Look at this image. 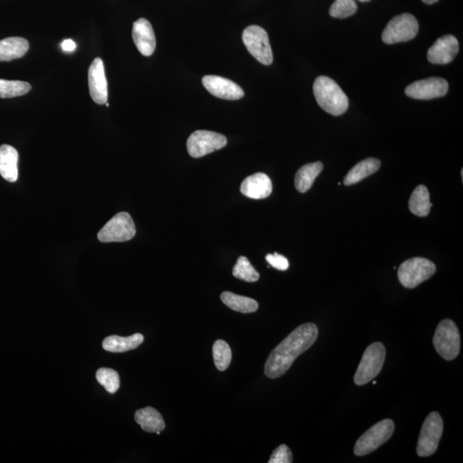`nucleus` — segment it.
Segmentation results:
<instances>
[{
  "instance_id": "obj_1",
  "label": "nucleus",
  "mask_w": 463,
  "mask_h": 463,
  "mask_svg": "<svg viewBox=\"0 0 463 463\" xmlns=\"http://www.w3.org/2000/svg\"><path fill=\"white\" fill-rule=\"evenodd\" d=\"M318 337V327L313 323L296 328L270 353L265 363V376L277 379L284 375L294 360L313 345Z\"/></svg>"
},
{
  "instance_id": "obj_2",
  "label": "nucleus",
  "mask_w": 463,
  "mask_h": 463,
  "mask_svg": "<svg viewBox=\"0 0 463 463\" xmlns=\"http://www.w3.org/2000/svg\"><path fill=\"white\" fill-rule=\"evenodd\" d=\"M313 93L318 105L331 116H342L348 108L346 94L330 77H318L314 82Z\"/></svg>"
},
{
  "instance_id": "obj_3",
  "label": "nucleus",
  "mask_w": 463,
  "mask_h": 463,
  "mask_svg": "<svg viewBox=\"0 0 463 463\" xmlns=\"http://www.w3.org/2000/svg\"><path fill=\"white\" fill-rule=\"evenodd\" d=\"M437 354L446 360L456 359L460 353L461 338L458 328L450 319H445L437 325L433 338Z\"/></svg>"
},
{
  "instance_id": "obj_4",
  "label": "nucleus",
  "mask_w": 463,
  "mask_h": 463,
  "mask_svg": "<svg viewBox=\"0 0 463 463\" xmlns=\"http://www.w3.org/2000/svg\"><path fill=\"white\" fill-rule=\"evenodd\" d=\"M436 272V266L432 261L423 257H413L403 262L398 269L401 284L407 289H415Z\"/></svg>"
},
{
  "instance_id": "obj_5",
  "label": "nucleus",
  "mask_w": 463,
  "mask_h": 463,
  "mask_svg": "<svg viewBox=\"0 0 463 463\" xmlns=\"http://www.w3.org/2000/svg\"><path fill=\"white\" fill-rule=\"evenodd\" d=\"M385 347L383 343L374 342L364 352L362 362L355 375V383L359 386L370 383L382 370L384 360Z\"/></svg>"
},
{
  "instance_id": "obj_6",
  "label": "nucleus",
  "mask_w": 463,
  "mask_h": 463,
  "mask_svg": "<svg viewBox=\"0 0 463 463\" xmlns=\"http://www.w3.org/2000/svg\"><path fill=\"white\" fill-rule=\"evenodd\" d=\"M394 431L395 424L393 420L390 419L381 420L367 430L356 442L355 454L358 457H364L375 452L381 445L390 440Z\"/></svg>"
},
{
  "instance_id": "obj_7",
  "label": "nucleus",
  "mask_w": 463,
  "mask_h": 463,
  "mask_svg": "<svg viewBox=\"0 0 463 463\" xmlns=\"http://www.w3.org/2000/svg\"><path fill=\"white\" fill-rule=\"evenodd\" d=\"M136 235V227L132 216L127 212L118 213L98 233L101 242H125Z\"/></svg>"
},
{
  "instance_id": "obj_8",
  "label": "nucleus",
  "mask_w": 463,
  "mask_h": 463,
  "mask_svg": "<svg viewBox=\"0 0 463 463\" xmlns=\"http://www.w3.org/2000/svg\"><path fill=\"white\" fill-rule=\"evenodd\" d=\"M444 430V422L440 413L432 412L425 420L417 444V454L421 457L432 456L436 452Z\"/></svg>"
},
{
  "instance_id": "obj_9",
  "label": "nucleus",
  "mask_w": 463,
  "mask_h": 463,
  "mask_svg": "<svg viewBox=\"0 0 463 463\" xmlns=\"http://www.w3.org/2000/svg\"><path fill=\"white\" fill-rule=\"evenodd\" d=\"M419 31V23L415 16L403 13L395 16L385 27L382 40L386 44H395L408 42L415 36Z\"/></svg>"
},
{
  "instance_id": "obj_10",
  "label": "nucleus",
  "mask_w": 463,
  "mask_h": 463,
  "mask_svg": "<svg viewBox=\"0 0 463 463\" xmlns=\"http://www.w3.org/2000/svg\"><path fill=\"white\" fill-rule=\"evenodd\" d=\"M242 40L250 53L261 64L272 65L273 53L270 47L269 35L263 28L249 26L243 32Z\"/></svg>"
},
{
  "instance_id": "obj_11",
  "label": "nucleus",
  "mask_w": 463,
  "mask_h": 463,
  "mask_svg": "<svg viewBox=\"0 0 463 463\" xmlns=\"http://www.w3.org/2000/svg\"><path fill=\"white\" fill-rule=\"evenodd\" d=\"M227 138L210 130H196L187 140V150L191 157L200 158L215 152L227 145Z\"/></svg>"
},
{
  "instance_id": "obj_12",
  "label": "nucleus",
  "mask_w": 463,
  "mask_h": 463,
  "mask_svg": "<svg viewBox=\"0 0 463 463\" xmlns=\"http://www.w3.org/2000/svg\"><path fill=\"white\" fill-rule=\"evenodd\" d=\"M448 89L449 84L445 79L441 77H430L408 85L405 89V94L413 99L431 100L445 96Z\"/></svg>"
},
{
  "instance_id": "obj_13",
  "label": "nucleus",
  "mask_w": 463,
  "mask_h": 463,
  "mask_svg": "<svg viewBox=\"0 0 463 463\" xmlns=\"http://www.w3.org/2000/svg\"><path fill=\"white\" fill-rule=\"evenodd\" d=\"M89 89L90 96L96 104L104 105L108 101V82L105 75L104 61L96 58L89 69Z\"/></svg>"
},
{
  "instance_id": "obj_14",
  "label": "nucleus",
  "mask_w": 463,
  "mask_h": 463,
  "mask_svg": "<svg viewBox=\"0 0 463 463\" xmlns=\"http://www.w3.org/2000/svg\"><path fill=\"white\" fill-rule=\"evenodd\" d=\"M203 84L211 95L225 100H239L245 96L240 86L231 80L219 76H206L203 77Z\"/></svg>"
},
{
  "instance_id": "obj_15",
  "label": "nucleus",
  "mask_w": 463,
  "mask_h": 463,
  "mask_svg": "<svg viewBox=\"0 0 463 463\" xmlns=\"http://www.w3.org/2000/svg\"><path fill=\"white\" fill-rule=\"evenodd\" d=\"M459 51V43L456 37L450 35L440 37L430 48L428 59L434 65H446L452 62Z\"/></svg>"
},
{
  "instance_id": "obj_16",
  "label": "nucleus",
  "mask_w": 463,
  "mask_h": 463,
  "mask_svg": "<svg viewBox=\"0 0 463 463\" xmlns=\"http://www.w3.org/2000/svg\"><path fill=\"white\" fill-rule=\"evenodd\" d=\"M133 38L141 55L146 57L153 55L157 40L152 26L147 19L140 18L133 23Z\"/></svg>"
},
{
  "instance_id": "obj_17",
  "label": "nucleus",
  "mask_w": 463,
  "mask_h": 463,
  "mask_svg": "<svg viewBox=\"0 0 463 463\" xmlns=\"http://www.w3.org/2000/svg\"><path fill=\"white\" fill-rule=\"evenodd\" d=\"M272 179L268 175L257 173L249 176L241 184L240 191L244 196L252 199H264L272 194Z\"/></svg>"
},
{
  "instance_id": "obj_18",
  "label": "nucleus",
  "mask_w": 463,
  "mask_h": 463,
  "mask_svg": "<svg viewBox=\"0 0 463 463\" xmlns=\"http://www.w3.org/2000/svg\"><path fill=\"white\" fill-rule=\"evenodd\" d=\"M0 174L11 183L18 179V153L11 145L0 146Z\"/></svg>"
},
{
  "instance_id": "obj_19",
  "label": "nucleus",
  "mask_w": 463,
  "mask_h": 463,
  "mask_svg": "<svg viewBox=\"0 0 463 463\" xmlns=\"http://www.w3.org/2000/svg\"><path fill=\"white\" fill-rule=\"evenodd\" d=\"M30 48V43L22 37H8L0 40V62L21 59Z\"/></svg>"
},
{
  "instance_id": "obj_20",
  "label": "nucleus",
  "mask_w": 463,
  "mask_h": 463,
  "mask_svg": "<svg viewBox=\"0 0 463 463\" xmlns=\"http://www.w3.org/2000/svg\"><path fill=\"white\" fill-rule=\"evenodd\" d=\"M135 420L140 425L143 431L157 433V435L165 429L166 424L157 409L151 407L139 409L135 413Z\"/></svg>"
},
{
  "instance_id": "obj_21",
  "label": "nucleus",
  "mask_w": 463,
  "mask_h": 463,
  "mask_svg": "<svg viewBox=\"0 0 463 463\" xmlns=\"http://www.w3.org/2000/svg\"><path fill=\"white\" fill-rule=\"evenodd\" d=\"M143 340H145L143 335L138 333L127 338L111 335L104 340L102 347L106 351L112 352V353H124V352L133 350L140 346Z\"/></svg>"
},
{
  "instance_id": "obj_22",
  "label": "nucleus",
  "mask_w": 463,
  "mask_h": 463,
  "mask_svg": "<svg viewBox=\"0 0 463 463\" xmlns=\"http://www.w3.org/2000/svg\"><path fill=\"white\" fill-rule=\"evenodd\" d=\"M381 162L376 158H367L356 164L353 169H350L344 179L345 186L357 184L364 179L378 172L380 169Z\"/></svg>"
},
{
  "instance_id": "obj_23",
  "label": "nucleus",
  "mask_w": 463,
  "mask_h": 463,
  "mask_svg": "<svg viewBox=\"0 0 463 463\" xmlns=\"http://www.w3.org/2000/svg\"><path fill=\"white\" fill-rule=\"evenodd\" d=\"M323 165L320 162L306 164L298 170L294 178L296 189L304 194L311 189L318 176L323 171Z\"/></svg>"
},
{
  "instance_id": "obj_24",
  "label": "nucleus",
  "mask_w": 463,
  "mask_h": 463,
  "mask_svg": "<svg viewBox=\"0 0 463 463\" xmlns=\"http://www.w3.org/2000/svg\"><path fill=\"white\" fill-rule=\"evenodd\" d=\"M408 206L413 215L420 217L428 216L433 204L428 188L422 184L417 186L409 199Z\"/></svg>"
},
{
  "instance_id": "obj_25",
  "label": "nucleus",
  "mask_w": 463,
  "mask_h": 463,
  "mask_svg": "<svg viewBox=\"0 0 463 463\" xmlns=\"http://www.w3.org/2000/svg\"><path fill=\"white\" fill-rule=\"evenodd\" d=\"M221 300L229 308L241 313H252L258 309V304L253 299L241 296L231 292H224L221 295Z\"/></svg>"
},
{
  "instance_id": "obj_26",
  "label": "nucleus",
  "mask_w": 463,
  "mask_h": 463,
  "mask_svg": "<svg viewBox=\"0 0 463 463\" xmlns=\"http://www.w3.org/2000/svg\"><path fill=\"white\" fill-rule=\"evenodd\" d=\"M31 85L27 82L0 79V98H14L26 95Z\"/></svg>"
},
{
  "instance_id": "obj_27",
  "label": "nucleus",
  "mask_w": 463,
  "mask_h": 463,
  "mask_svg": "<svg viewBox=\"0 0 463 463\" xmlns=\"http://www.w3.org/2000/svg\"><path fill=\"white\" fill-rule=\"evenodd\" d=\"M213 357L219 371H226L232 360V350L228 344L223 340H217L213 345Z\"/></svg>"
},
{
  "instance_id": "obj_28",
  "label": "nucleus",
  "mask_w": 463,
  "mask_h": 463,
  "mask_svg": "<svg viewBox=\"0 0 463 463\" xmlns=\"http://www.w3.org/2000/svg\"><path fill=\"white\" fill-rule=\"evenodd\" d=\"M233 277L247 282H255L260 279V274L257 272L247 257H240L233 269Z\"/></svg>"
},
{
  "instance_id": "obj_29",
  "label": "nucleus",
  "mask_w": 463,
  "mask_h": 463,
  "mask_svg": "<svg viewBox=\"0 0 463 463\" xmlns=\"http://www.w3.org/2000/svg\"><path fill=\"white\" fill-rule=\"evenodd\" d=\"M96 379L105 390L111 394L117 392L121 386L120 376L116 371L110 368H100L96 372Z\"/></svg>"
},
{
  "instance_id": "obj_30",
  "label": "nucleus",
  "mask_w": 463,
  "mask_h": 463,
  "mask_svg": "<svg viewBox=\"0 0 463 463\" xmlns=\"http://www.w3.org/2000/svg\"><path fill=\"white\" fill-rule=\"evenodd\" d=\"M357 9L355 0H335L330 7V15L335 18H347L353 16Z\"/></svg>"
},
{
  "instance_id": "obj_31",
  "label": "nucleus",
  "mask_w": 463,
  "mask_h": 463,
  "mask_svg": "<svg viewBox=\"0 0 463 463\" xmlns=\"http://www.w3.org/2000/svg\"><path fill=\"white\" fill-rule=\"evenodd\" d=\"M293 462V454L288 446L281 445L274 450L269 463H291Z\"/></svg>"
},
{
  "instance_id": "obj_32",
  "label": "nucleus",
  "mask_w": 463,
  "mask_h": 463,
  "mask_svg": "<svg viewBox=\"0 0 463 463\" xmlns=\"http://www.w3.org/2000/svg\"><path fill=\"white\" fill-rule=\"evenodd\" d=\"M266 261L272 266L273 268L282 270H286L289 267V260L284 256L280 255L277 252L274 254H268L266 256Z\"/></svg>"
},
{
  "instance_id": "obj_33",
  "label": "nucleus",
  "mask_w": 463,
  "mask_h": 463,
  "mask_svg": "<svg viewBox=\"0 0 463 463\" xmlns=\"http://www.w3.org/2000/svg\"><path fill=\"white\" fill-rule=\"evenodd\" d=\"M61 46H62L63 50L65 52H73L77 47L75 42L69 39L65 40Z\"/></svg>"
},
{
  "instance_id": "obj_34",
  "label": "nucleus",
  "mask_w": 463,
  "mask_h": 463,
  "mask_svg": "<svg viewBox=\"0 0 463 463\" xmlns=\"http://www.w3.org/2000/svg\"><path fill=\"white\" fill-rule=\"evenodd\" d=\"M422 1L428 4V5H433V4L436 3L438 0H422Z\"/></svg>"
},
{
  "instance_id": "obj_35",
  "label": "nucleus",
  "mask_w": 463,
  "mask_h": 463,
  "mask_svg": "<svg viewBox=\"0 0 463 463\" xmlns=\"http://www.w3.org/2000/svg\"><path fill=\"white\" fill-rule=\"evenodd\" d=\"M360 2H368L370 1V0H359Z\"/></svg>"
}]
</instances>
